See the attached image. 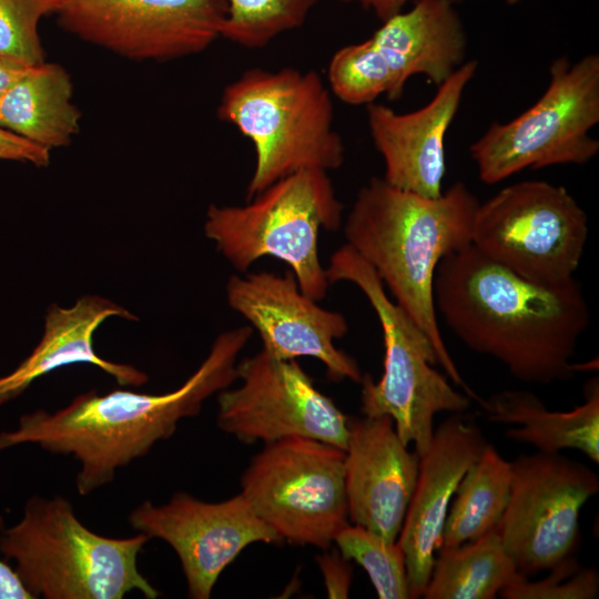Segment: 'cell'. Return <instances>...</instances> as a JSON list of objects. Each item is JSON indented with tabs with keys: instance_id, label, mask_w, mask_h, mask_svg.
<instances>
[{
	"instance_id": "cell-15",
	"label": "cell",
	"mask_w": 599,
	"mask_h": 599,
	"mask_svg": "<svg viewBox=\"0 0 599 599\" xmlns=\"http://www.w3.org/2000/svg\"><path fill=\"white\" fill-rule=\"evenodd\" d=\"M129 524L171 546L193 599H209L223 570L247 546L282 541L241 493L220 502H206L184 491L161 505L145 500L130 512Z\"/></svg>"
},
{
	"instance_id": "cell-18",
	"label": "cell",
	"mask_w": 599,
	"mask_h": 599,
	"mask_svg": "<svg viewBox=\"0 0 599 599\" xmlns=\"http://www.w3.org/2000/svg\"><path fill=\"white\" fill-rule=\"evenodd\" d=\"M486 445L479 427L461 413L453 414L434 429L428 449L419 457L416 486L397 538L405 555L409 599L423 597L453 496Z\"/></svg>"
},
{
	"instance_id": "cell-14",
	"label": "cell",
	"mask_w": 599,
	"mask_h": 599,
	"mask_svg": "<svg viewBox=\"0 0 599 599\" xmlns=\"http://www.w3.org/2000/svg\"><path fill=\"white\" fill-rule=\"evenodd\" d=\"M227 0H62L59 26L78 39L134 61L200 53L221 38Z\"/></svg>"
},
{
	"instance_id": "cell-5",
	"label": "cell",
	"mask_w": 599,
	"mask_h": 599,
	"mask_svg": "<svg viewBox=\"0 0 599 599\" xmlns=\"http://www.w3.org/2000/svg\"><path fill=\"white\" fill-rule=\"evenodd\" d=\"M217 115L253 143L247 201L298 171L329 172L344 163L331 90L313 70L248 69L224 88Z\"/></svg>"
},
{
	"instance_id": "cell-8",
	"label": "cell",
	"mask_w": 599,
	"mask_h": 599,
	"mask_svg": "<svg viewBox=\"0 0 599 599\" xmlns=\"http://www.w3.org/2000/svg\"><path fill=\"white\" fill-rule=\"evenodd\" d=\"M599 55L556 58L540 98L506 123H493L469 146L479 179L493 185L526 169L582 165L599 152Z\"/></svg>"
},
{
	"instance_id": "cell-1",
	"label": "cell",
	"mask_w": 599,
	"mask_h": 599,
	"mask_svg": "<svg viewBox=\"0 0 599 599\" xmlns=\"http://www.w3.org/2000/svg\"><path fill=\"white\" fill-rule=\"evenodd\" d=\"M433 292L435 308L454 334L515 378L549 385L585 369L571 362L590 321L576 280L536 284L469 244L440 261Z\"/></svg>"
},
{
	"instance_id": "cell-33",
	"label": "cell",
	"mask_w": 599,
	"mask_h": 599,
	"mask_svg": "<svg viewBox=\"0 0 599 599\" xmlns=\"http://www.w3.org/2000/svg\"><path fill=\"white\" fill-rule=\"evenodd\" d=\"M30 68L32 67H24L19 63L0 58V97L10 85H12L18 79H20Z\"/></svg>"
},
{
	"instance_id": "cell-30",
	"label": "cell",
	"mask_w": 599,
	"mask_h": 599,
	"mask_svg": "<svg viewBox=\"0 0 599 599\" xmlns=\"http://www.w3.org/2000/svg\"><path fill=\"white\" fill-rule=\"evenodd\" d=\"M51 151L0 128V160L28 162L38 167L50 164Z\"/></svg>"
},
{
	"instance_id": "cell-7",
	"label": "cell",
	"mask_w": 599,
	"mask_h": 599,
	"mask_svg": "<svg viewBox=\"0 0 599 599\" xmlns=\"http://www.w3.org/2000/svg\"><path fill=\"white\" fill-rule=\"evenodd\" d=\"M325 270L329 285L348 282L359 288L383 331L384 373L377 382L369 374L362 376V414L389 416L403 444L413 443L420 457L430 445L435 415L463 414L471 405V398L456 390L434 368L438 361L429 338L388 297L374 268L348 244L332 254Z\"/></svg>"
},
{
	"instance_id": "cell-31",
	"label": "cell",
	"mask_w": 599,
	"mask_h": 599,
	"mask_svg": "<svg viewBox=\"0 0 599 599\" xmlns=\"http://www.w3.org/2000/svg\"><path fill=\"white\" fill-rule=\"evenodd\" d=\"M4 520L0 516V531ZM0 599H34L20 580L16 570L0 558Z\"/></svg>"
},
{
	"instance_id": "cell-20",
	"label": "cell",
	"mask_w": 599,
	"mask_h": 599,
	"mask_svg": "<svg viewBox=\"0 0 599 599\" xmlns=\"http://www.w3.org/2000/svg\"><path fill=\"white\" fill-rule=\"evenodd\" d=\"M110 317L138 319L126 308L98 295H84L70 307L49 306L38 345L12 372L0 377V406L20 396L38 378L72 364L94 365L121 386L145 384L144 372L104 359L94 351L93 335Z\"/></svg>"
},
{
	"instance_id": "cell-28",
	"label": "cell",
	"mask_w": 599,
	"mask_h": 599,
	"mask_svg": "<svg viewBox=\"0 0 599 599\" xmlns=\"http://www.w3.org/2000/svg\"><path fill=\"white\" fill-rule=\"evenodd\" d=\"M550 575L538 581L528 579L504 588L505 599H595L599 595V575L595 568H582L568 556L549 569Z\"/></svg>"
},
{
	"instance_id": "cell-3",
	"label": "cell",
	"mask_w": 599,
	"mask_h": 599,
	"mask_svg": "<svg viewBox=\"0 0 599 599\" xmlns=\"http://www.w3.org/2000/svg\"><path fill=\"white\" fill-rule=\"evenodd\" d=\"M479 203L461 181L426 197L372 177L357 192L343 227L346 244L429 338L446 376L475 400L480 397L465 383L443 339L433 285L440 261L471 244Z\"/></svg>"
},
{
	"instance_id": "cell-12",
	"label": "cell",
	"mask_w": 599,
	"mask_h": 599,
	"mask_svg": "<svg viewBox=\"0 0 599 599\" xmlns=\"http://www.w3.org/2000/svg\"><path fill=\"white\" fill-rule=\"evenodd\" d=\"M508 505L495 530L525 575L549 570L577 546L582 506L599 491L598 475L559 453L510 461Z\"/></svg>"
},
{
	"instance_id": "cell-11",
	"label": "cell",
	"mask_w": 599,
	"mask_h": 599,
	"mask_svg": "<svg viewBox=\"0 0 599 599\" xmlns=\"http://www.w3.org/2000/svg\"><path fill=\"white\" fill-rule=\"evenodd\" d=\"M345 451L306 437L264 445L241 477V494L282 541L327 550L348 525Z\"/></svg>"
},
{
	"instance_id": "cell-25",
	"label": "cell",
	"mask_w": 599,
	"mask_h": 599,
	"mask_svg": "<svg viewBox=\"0 0 599 599\" xmlns=\"http://www.w3.org/2000/svg\"><path fill=\"white\" fill-rule=\"evenodd\" d=\"M318 0H227L221 38L247 49L267 45L304 24Z\"/></svg>"
},
{
	"instance_id": "cell-23",
	"label": "cell",
	"mask_w": 599,
	"mask_h": 599,
	"mask_svg": "<svg viewBox=\"0 0 599 599\" xmlns=\"http://www.w3.org/2000/svg\"><path fill=\"white\" fill-rule=\"evenodd\" d=\"M426 599H494L528 579L516 567L495 529L474 541L438 547Z\"/></svg>"
},
{
	"instance_id": "cell-24",
	"label": "cell",
	"mask_w": 599,
	"mask_h": 599,
	"mask_svg": "<svg viewBox=\"0 0 599 599\" xmlns=\"http://www.w3.org/2000/svg\"><path fill=\"white\" fill-rule=\"evenodd\" d=\"M510 486V461L487 443L455 491L438 547L474 541L495 529L508 505Z\"/></svg>"
},
{
	"instance_id": "cell-2",
	"label": "cell",
	"mask_w": 599,
	"mask_h": 599,
	"mask_svg": "<svg viewBox=\"0 0 599 599\" xmlns=\"http://www.w3.org/2000/svg\"><path fill=\"white\" fill-rule=\"evenodd\" d=\"M252 335L250 325L219 334L197 369L172 392L115 389L100 395L91 389L54 412L24 414L13 430L0 433V451L33 444L50 454L72 456L80 464L77 491L87 496L113 481L119 468L170 438L179 423L199 415L211 396L232 386L237 380V357Z\"/></svg>"
},
{
	"instance_id": "cell-16",
	"label": "cell",
	"mask_w": 599,
	"mask_h": 599,
	"mask_svg": "<svg viewBox=\"0 0 599 599\" xmlns=\"http://www.w3.org/2000/svg\"><path fill=\"white\" fill-rule=\"evenodd\" d=\"M229 306L243 316L262 341V348L281 359L313 357L333 380L359 383L356 361L335 346L348 331L346 317L305 295L290 271L231 275L225 285Z\"/></svg>"
},
{
	"instance_id": "cell-21",
	"label": "cell",
	"mask_w": 599,
	"mask_h": 599,
	"mask_svg": "<svg viewBox=\"0 0 599 599\" xmlns=\"http://www.w3.org/2000/svg\"><path fill=\"white\" fill-rule=\"evenodd\" d=\"M585 402L569 412L549 410L535 394L506 389L481 398L487 419L518 425L506 437L534 446L540 453L577 449L599 463V382L590 378L583 389Z\"/></svg>"
},
{
	"instance_id": "cell-27",
	"label": "cell",
	"mask_w": 599,
	"mask_h": 599,
	"mask_svg": "<svg viewBox=\"0 0 599 599\" xmlns=\"http://www.w3.org/2000/svg\"><path fill=\"white\" fill-rule=\"evenodd\" d=\"M61 4L62 0H0V58L24 67L43 63L39 26Z\"/></svg>"
},
{
	"instance_id": "cell-6",
	"label": "cell",
	"mask_w": 599,
	"mask_h": 599,
	"mask_svg": "<svg viewBox=\"0 0 599 599\" xmlns=\"http://www.w3.org/2000/svg\"><path fill=\"white\" fill-rule=\"evenodd\" d=\"M343 210L328 172L303 170L276 181L245 205L211 204L204 234L241 273L262 257L283 261L301 291L318 302L329 288L318 253L319 232L341 229Z\"/></svg>"
},
{
	"instance_id": "cell-22",
	"label": "cell",
	"mask_w": 599,
	"mask_h": 599,
	"mask_svg": "<svg viewBox=\"0 0 599 599\" xmlns=\"http://www.w3.org/2000/svg\"><path fill=\"white\" fill-rule=\"evenodd\" d=\"M67 70L43 62L30 68L0 97V128L43 149L68 145L80 129Z\"/></svg>"
},
{
	"instance_id": "cell-26",
	"label": "cell",
	"mask_w": 599,
	"mask_h": 599,
	"mask_svg": "<svg viewBox=\"0 0 599 599\" xmlns=\"http://www.w3.org/2000/svg\"><path fill=\"white\" fill-rule=\"evenodd\" d=\"M334 542L344 558L364 568L378 598L409 599L405 555L397 540L388 542L362 526L348 524Z\"/></svg>"
},
{
	"instance_id": "cell-9",
	"label": "cell",
	"mask_w": 599,
	"mask_h": 599,
	"mask_svg": "<svg viewBox=\"0 0 599 599\" xmlns=\"http://www.w3.org/2000/svg\"><path fill=\"white\" fill-rule=\"evenodd\" d=\"M455 0H415L366 40L338 49L327 69L332 93L352 105L398 100L424 75L436 87L466 62L467 34Z\"/></svg>"
},
{
	"instance_id": "cell-10",
	"label": "cell",
	"mask_w": 599,
	"mask_h": 599,
	"mask_svg": "<svg viewBox=\"0 0 599 599\" xmlns=\"http://www.w3.org/2000/svg\"><path fill=\"white\" fill-rule=\"evenodd\" d=\"M588 230L585 210L566 187L528 180L479 203L471 244L527 281L558 286L575 280Z\"/></svg>"
},
{
	"instance_id": "cell-17",
	"label": "cell",
	"mask_w": 599,
	"mask_h": 599,
	"mask_svg": "<svg viewBox=\"0 0 599 599\" xmlns=\"http://www.w3.org/2000/svg\"><path fill=\"white\" fill-rule=\"evenodd\" d=\"M477 68L475 60L464 62L437 87L433 99L415 111L398 113L384 104H367L368 130L384 160L386 182L426 197L443 193L446 134Z\"/></svg>"
},
{
	"instance_id": "cell-4",
	"label": "cell",
	"mask_w": 599,
	"mask_h": 599,
	"mask_svg": "<svg viewBox=\"0 0 599 599\" xmlns=\"http://www.w3.org/2000/svg\"><path fill=\"white\" fill-rule=\"evenodd\" d=\"M151 537L110 538L80 521L69 499L30 497L21 519L0 531V554L34 598L122 599L159 590L140 572L138 556Z\"/></svg>"
},
{
	"instance_id": "cell-13",
	"label": "cell",
	"mask_w": 599,
	"mask_h": 599,
	"mask_svg": "<svg viewBox=\"0 0 599 599\" xmlns=\"http://www.w3.org/2000/svg\"><path fill=\"white\" fill-rule=\"evenodd\" d=\"M237 387L217 394L220 429L244 444L306 437L346 449L349 417L321 393L296 359L262 348L236 364Z\"/></svg>"
},
{
	"instance_id": "cell-34",
	"label": "cell",
	"mask_w": 599,
	"mask_h": 599,
	"mask_svg": "<svg viewBox=\"0 0 599 599\" xmlns=\"http://www.w3.org/2000/svg\"><path fill=\"white\" fill-rule=\"evenodd\" d=\"M502 1H505L508 4H516V3H519V2H521L524 0H502Z\"/></svg>"
},
{
	"instance_id": "cell-32",
	"label": "cell",
	"mask_w": 599,
	"mask_h": 599,
	"mask_svg": "<svg viewBox=\"0 0 599 599\" xmlns=\"http://www.w3.org/2000/svg\"><path fill=\"white\" fill-rule=\"evenodd\" d=\"M343 3L358 4L373 12L380 21L405 10V6L415 0H338Z\"/></svg>"
},
{
	"instance_id": "cell-29",
	"label": "cell",
	"mask_w": 599,
	"mask_h": 599,
	"mask_svg": "<svg viewBox=\"0 0 599 599\" xmlns=\"http://www.w3.org/2000/svg\"><path fill=\"white\" fill-rule=\"evenodd\" d=\"M329 598H347L352 581V566L339 551L317 557Z\"/></svg>"
},
{
	"instance_id": "cell-19",
	"label": "cell",
	"mask_w": 599,
	"mask_h": 599,
	"mask_svg": "<svg viewBox=\"0 0 599 599\" xmlns=\"http://www.w3.org/2000/svg\"><path fill=\"white\" fill-rule=\"evenodd\" d=\"M345 451L348 519L397 540L419 470V455L399 439L389 416L349 418Z\"/></svg>"
}]
</instances>
